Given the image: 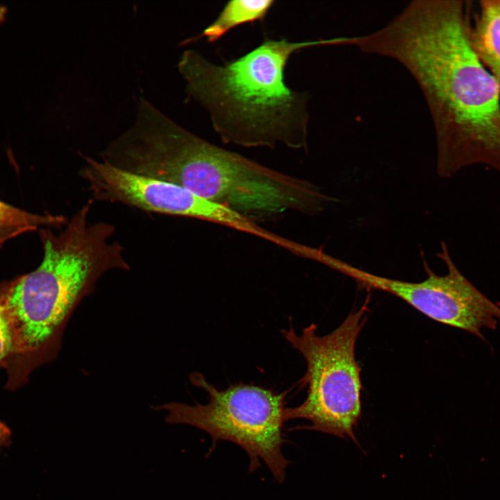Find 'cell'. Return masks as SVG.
<instances>
[{
  "mask_svg": "<svg viewBox=\"0 0 500 500\" xmlns=\"http://www.w3.org/2000/svg\"><path fill=\"white\" fill-rule=\"evenodd\" d=\"M124 170L183 187L255 219L315 215L333 199L316 185L258 163L190 132L144 97L132 124L102 151Z\"/></svg>",
  "mask_w": 500,
  "mask_h": 500,
  "instance_id": "obj_2",
  "label": "cell"
},
{
  "mask_svg": "<svg viewBox=\"0 0 500 500\" xmlns=\"http://www.w3.org/2000/svg\"><path fill=\"white\" fill-rule=\"evenodd\" d=\"M470 26L472 48L500 85V0H482Z\"/></svg>",
  "mask_w": 500,
  "mask_h": 500,
  "instance_id": "obj_9",
  "label": "cell"
},
{
  "mask_svg": "<svg viewBox=\"0 0 500 500\" xmlns=\"http://www.w3.org/2000/svg\"><path fill=\"white\" fill-rule=\"evenodd\" d=\"M470 3L415 0L353 42L364 53L395 60L416 81L433 120L442 177L475 164L500 172V85L472 48Z\"/></svg>",
  "mask_w": 500,
  "mask_h": 500,
  "instance_id": "obj_1",
  "label": "cell"
},
{
  "mask_svg": "<svg viewBox=\"0 0 500 500\" xmlns=\"http://www.w3.org/2000/svg\"><path fill=\"white\" fill-rule=\"evenodd\" d=\"M368 301L351 311L330 333L319 336L311 324L298 335L292 328L281 333L304 358L307 367L301 380L307 396L299 406L285 408L284 419H302L310 425L299 428L317 431L359 443L354 429L362 415L361 367L356 359L355 347L365 325Z\"/></svg>",
  "mask_w": 500,
  "mask_h": 500,
  "instance_id": "obj_5",
  "label": "cell"
},
{
  "mask_svg": "<svg viewBox=\"0 0 500 500\" xmlns=\"http://www.w3.org/2000/svg\"><path fill=\"white\" fill-rule=\"evenodd\" d=\"M79 172L92 199L119 203L146 212L203 219L267 240L270 232L255 219L203 199L179 185L134 174L83 156Z\"/></svg>",
  "mask_w": 500,
  "mask_h": 500,
  "instance_id": "obj_8",
  "label": "cell"
},
{
  "mask_svg": "<svg viewBox=\"0 0 500 500\" xmlns=\"http://www.w3.org/2000/svg\"><path fill=\"white\" fill-rule=\"evenodd\" d=\"M194 385L208 395L206 404L169 402L153 408L166 410V423L186 424L207 433L215 446L219 440L233 442L249 457V472L262 461L278 483L285 478L289 460L282 452L285 393L253 385L235 384L219 390L200 373L190 375Z\"/></svg>",
  "mask_w": 500,
  "mask_h": 500,
  "instance_id": "obj_6",
  "label": "cell"
},
{
  "mask_svg": "<svg viewBox=\"0 0 500 500\" xmlns=\"http://www.w3.org/2000/svg\"><path fill=\"white\" fill-rule=\"evenodd\" d=\"M67 220L61 215L33 213L0 200V247L15 237L42 228H62Z\"/></svg>",
  "mask_w": 500,
  "mask_h": 500,
  "instance_id": "obj_11",
  "label": "cell"
},
{
  "mask_svg": "<svg viewBox=\"0 0 500 500\" xmlns=\"http://www.w3.org/2000/svg\"><path fill=\"white\" fill-rule=\"evenodd\" d=\"M12 350V331L6 309L4 294L0 286V367H5Z\"/></svg>",
  "mask_w": 500,
  "mask_h": 500,
  "instance_id": "obj_12",
  "label": "cell"
},
{
  "mask_svg": "<svg viewBox=\"0 0 500 500\" xmlns=\"http://www.w3.org/2000/svg\"><path fill=\"white\" fill-rule=\"evenodd\" d=\"M335 44V38L301 42L268 39L223 65L188 49L181 55L177 68L188 97L206 110L224 142L243 147L281 144L305 149L308 95L286 85V65L301 49Z\"/></svg>",
  "mask_w": 500,
  "mask_h": 500,
  "instance_id": "obj_4",
  "label": "cell"
},
{
  "mask_svg": "<svg viewBox=\"0 0 500 500\" xmlns=\"http://www.w3.org/2000/svg\"><path fill=\"white\" fill-rule=\"evenodd\" d=\"M11 431L6 424L0 421V449L10 444Z\"/></svg>",
  "mask_w": 500,
  "mask_h": 500,
  "instance_id": "obj_13",
  "label": "cell"
},
{
  "mask_svg": "<svg viewBox=\"0 0 500 500\" xmlns=\"http://www.w3.org/2000/svg\"><path fill=\"white\" fill-rule=\"evenodd\" d=\"M6 12V8L4 6H0V22L4 19V15Z\"/></svg>",
  "mask_w": 500,
  "mask_h": 500,
  "instance_id": "obj_14",
  "label": "cell"
},
{
  "mask_svg": "<svg viewBox=\"0 0 500 500\" xmlns=\"http://www.w3.org/2000/svg\"><path fill=\"white\" fill-rule=\"evenodd\" d=\"M93 201L82 206L58 233L39 229L40 264L0 284L13 335L5 366L7 388H18L35 367L56 358L69 318L104 274L130 269L122 245L110 241L115 226L89 222Z\"/></svg>",
  "mask_w": 500,
  "mask_h": 500,
  "instance_id": "obj_3",
  "label": "cell"
},
{
  "mask_svg": "<svg viewBox=\"0 0 500 500\" xmlns=\"http://www.w3.org/2000/svg\"><path fill=\"white\" fill-rule=\"evenodd\" d=\"M438 256L446 264L447 274L437 275L425 264L427 276L420 282L372 274L326 252L320 263L351 278L362 288L394 295L430 319L468 331L483 340L481 328H496L500 308L460 272L444 242H442V251Z\"/></svg>",
  "mask_w": 500,
  "mask_h": 500,
  "instance_id": "obj_7",
  "label": "cell"
},
{
  "mask_svg": "<svg viewBox=\"0 0 500 500\" xmlns=\"http://www.w3.org/2000/svg\"><path fill=\"white\" fill-rule=\"evenodd\" d=\"M272 0H232L226 3L217 17L201 34L183 42L187 44L204 38L212 43L240 25L262 19L273 6Z\"/></svg>",
  "mask_w": 500,
  "mask_h": 500,
  "instance_id": "obj_10",
  "label": "cell"
}]
</instances>
